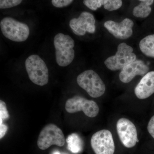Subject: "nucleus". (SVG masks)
<instances>
[{
	"label": "nucleus",
	"instance_id": "obj_5",
	"mask_svg": "<svg viewBox=\"0 0 154 154\" xmlns=\"http://www.w3.org/2000/svg\"><path fill=\"white\" fill-rule=\"evenodd\" d=\"M131 46L124 42L119 45L115 55L107 58L105 60L106 67L112 71L122 69L127 65L136 60V55Z\"/></svg>",
	"mask_w": 154,
	"mask_h": 154
},
{
	"label": "nucleus",
	"instance_id": "obj_18",
	"mask_svg": "<svg viewBox=\"0 0 154 154\" xmlns=\"http://www.w3.org/2000/svg\"><path fill=\"white\" fill-rule=\"evenodd\" d=\"M105 0H85L83 3L92 11H96L99 8L104 5Z\"/></svg>",
	"mask_w": 154,
	"mask_h": 154
},
{
	"label": "nucleus",
	"instance_id": "obj_12",
	"mask_svg": "<svg viewBox=\"0 0 154 154\" xmlns=\"http://www.w3.org/2000/svg\"><path fill=\"white\" fill-rule=\"evenodd\" d=\"M149 68L143 61L136 60L124 67L119 74V78L122 83H129L137 75L144 76L149 72Z\"/></svg>",
	"mask_w": 154,
	"mask_h": 154
},
{
	"label": "nucleus",
	"instance_id": "obj_13",
	"mask_svg": "<svg viewBox=\"0 0 154 154\" xmlns=\"http://www.w3.org/2000/svg\"><path fill=\"white\" fill-rule=\"evenodd\" d=\"M136 96L144 99L154 94V71L149 72L141 79L134 89Z\"/></svg>",
	"mask_w": 154,
	"mask_h": 154
},
{
	"label": "nucleus",
	"instance_id": "obj_9",
	"mask_svg": "<svg viewBox=\"0 0 154 154\" xmlns=\"http://www.w3.org/2000/svg\"><path fill=\"white\" fill-rule=\"evenodd\" d=\"M116 130L119 139L125 147H133L139 142L136 128L128 119H119L116 123Z\"/></svg>",
	"mask_w": 154,
	"mask_h": 154
},
{
	"label": "nucleus",
	"instance_id": "obj_8",
	"mask_svg": "<svg viewBox=\"0 0 154 154\" xmlns=\"http://www.w3.org/2000/svg\"><path fill=\"white\" fill-rule=\"evenodd\" d=\"M91 143L96 154H114V140L112 134L108 130H101L94 134Z\"/></svg>",
	"mask_w": 154,
	"mask_h": 154
},
{
	"label": "nucleus",
	"instance_id": "obj_19",
	"mask_svg": "<svg viewBox=\"0 0 154 154\" xmlns=\"http://www.w3.org/2000/svg\"><path fill=\"white\" fill-rule=\"evenodd\" d=\"M10 117L7 105L2 100H0V124L3 123V121L8 119Z\"/></svg>",
	"mask_w": 154,
	"mask_h": 154
},
{
	"label": "nucleus",
	"instance_id": "obj_16",
	"mask_svg": "<svg viewBox=\"0 0 154 154\" xmlns=\"http://www.w3.org/2000/svg\"><path fill=\"white\" fill-rule=\"evenodd\" d=\"M141 51L149 57L154 58V34L141 39L139 43Z\"/></svg>",
	"mask_w": 154,
	"mask_h": 154
},
{
	"label": "nucleus",
	"instance_id": "obj_23",
	"mask_svg": "<svg viewBox=\"0 0 154 154\" xmlns=\"http://www.w3.org/2000/svg\"><path fill=\"white\" fill-rule=\"evenodd\" d=\"M8 127L6 125L4 124H0V139H2L8 131Z\"/></svg>",
	"mask_w": 154,
	"mask_h": 154
},
{
	"label": "nucleus",
	"instance_id": "obj_17",
	"mask_svg": "<svg viewBox=\"0 0 154 154\" xmlns=\"http://www.w3.org/2000/svg\"><path fill=\"white\" fill-rule=\"evenodd\" d=\"M122 4V2L121 0H105L103 6L105 10L112 11L120 8Z\"/></svg>",
	"mask_w": 154,
	"mask_h": 154
},
{
	"label": "nucleus",
	"instance_id": "obj_14",
	"mask_svg": "<svg viewBox=\"0 0 154 154\" xmlns=\"http://www.w3.org/2000/svg\"><path fill=\"white\" fill-rule=\"evenodd\" d=\"M140 4L136 6L133 10V14L137 18H145L150 14L152 8L150 6L154 3L153 0H142Z\"/></svg>",
	"mask_w": 154,
	"mask_h": 154
},
{
	"label": "nucleus",
	"instance_id": "obj_21",
	"mask_svg": "<svg viewBox=\"0 0 154 154\" xmlns=\"http://www.w3.org/2000/svg\"><path fill=\"white\" fill-rule=\"evenodd\" d=\"M73 1L72 0H52L53 5L57 8H61L69 5Z\"/></svg>",
	"mask_w": 154,
	"mask_h": 154
},
{
	"label": "nucleus",
	"instance_id": "obj_15",
	"mask_svg": "<svg viewBox=\"0 0 154 154\" xmlns=\"http://www.w3.org/2000/svg\"><path fill=\"white\" fill-rule=\"evenodd\" d=\"M69 150L72 153L77 154L83 150V142L77 133H72L69 135L66 139Z\"/></svg>",
	"mask_w": 154,
	"mask_h": 154
},
{
	"label": "nucleus",
	"instance_id": "obj_7",
	"mask_svg": "<svg viewBox=\"0 0 154 154\" xmlns=\"http://www.w3.org/2000/svg\"><path fill=\"white\" fill-rule=\"evenodd\" d=\"M65 109L68 113H70L82 111L91 118L97 116L99 111V106L96 102L79 96L68 99L66 103Z\"/></svg>",
	"mask_w": 154,
	"mask_h": 154
},
{
	"label": "nucleus",
	"instance_id": "obj_22",
	"mask_svg": "<svg viewBox=\"0 0 154 154\" xmlns=\"http://www.w3.org/2000/svg\"><path fill=\"white\" fill-rule=\"evenodd\" d=\"M147 130L149 134L154 139V115L152 116L149 121Z\"/></svg>",
	"mask_w": 154,
	"mask_h": 154
},
{
	"label": "nucleus",
	"instance_id": "obj_2",
	"mask_svg": "<svg viewBox=\"0 0 154 154\" xmlns=\"http://www.w3.org/2000/svg\"><path fill=\"white\" fill-rule=\"evenodd\" d=\"M77 82L78 85L93 98L102 96L106 90L105 83L99 75L93 70L85 71L79 75Z\"/></svg>",
	"mask_w": 154,
	"mask_h": 154
},
{
	"label": "nucleus",
	"instance_id": "obj_1",
	"mask_svg": "<svg viewBox=\"0 0 154 154\" xmlns=\"http://www.w3.org/2000/svg\"><path fill=\"white\" fill-rule=\"evenodd\" d=\"M54 44L55 49L56 60L60 66L65 67L71 63L75 57V42L70 36L62 33L57 34Z\"/></svg>",
	"mask_w": 154,
	"mask_h": 154
},
{
	"label": "nucleus",
	"instance_id": "obj_10",
	"mask_svg": "<svg viewBox=\"0 0 154 154\" xmlns=\"http://www.w3.org/2000/svg\"><path fill=\"white\" fill-rule=\"evenodd\" d=\"M95 18L91 13L83 12L78 18L70 20L69 26L73 32L78 36H84L86 32L94 33L96 31Z\"/></svg>",
	"mask_w": 154,
	"mask_h": 154
},
{
	"label": "nucleus",
	"instance_id": "obj_24",
	"mask_svg": "<svg viewBox=\"0 0 154 154\" xmlns=\"http://www.w3.org/2000/svg\"><path fill=\"white\" fill-rule=\"evenodd\" d=\"M53 154H61L59 152H55L53 153Z\"/></svg>",
	"mask_w": 154,
	"mask_h": 154
},
{
	"label": "nucleus",
	"instance_id": "obj_20",
	"mask_svg": "<svg viewBox=\"0 0 154 154\" xmlns=\"http://www.w3.org/2000/svg\"><path fill=\"white\" fill-rule=\"evenodd\" d=\"M22 0H1L0 8L7 9L13 8L22 3Z\"/></svg>",
	"mask_w": 154,
	"mask_h": 154
},
{
	"label": "nucleus",
	"instance_id": "obj_4",
	"mask_svg": "<svg viewBox=\"0 0 154 154\" xmlns=\"http://www.w3.org/2000/svg\"><path fill=\"white\" fill-rule=\"evenodd\" d=\"M0 27L3 35L6 38L14 42L25 41L30 34L28 25L11 17H5L2 19Z\"/></svg>",
	"mask_w": 154,
	"mask_h": 154
},
{
	"label": "nucleus",
	"instance_id": "obj_3",
	"mask_svg": "<svg viewBox=\"0 0 154 154\" xmlns=\"http://www.w3.org/2000/svg\"><path fill=\"white\" fill-rule=\"evenodd\" d=\"M25 65L28 77L32 82L41 86L47 85L49 79L48 69L39 56L33 54L28 57Z\"/></svg>",
	"mask_w": 154,
	"mask_h": 154
},
{
	"label": "nucleus",
	"instance_id": "obj_11",
	"mask_svg": "<svg viewBox=\"0 0 154 154\" xmlns=\"http://www.w3.org/2000/svg\"><path fill=\"white\" fill-rule=\"evenodd\" d=\"M134 23L131 19L126 18L121 22L109 20L104 23V27L115 38L125 39L129 38L133 34L132 28Z\"/></svg>",
	"mask_w": 154,
	"mask_h": 154
},
{
	"label": "nucleus",
	"instance_id": "obj_6",
	"mask_svg": "<svg viewBox=\"0 0 154 154\" xmlns=\"http://www.w3.org/2000/svg\"><path fill=\"white\" fill-rule=\"evenodd\" d=\"M65 138L62 131L56 125L49 124L42 130L37 140V146L40 149H47L55 145L61 147L65 143Z\"/></svg>",
	"mask_w": 154,
	"mask_h": 154
}]
</instances>
